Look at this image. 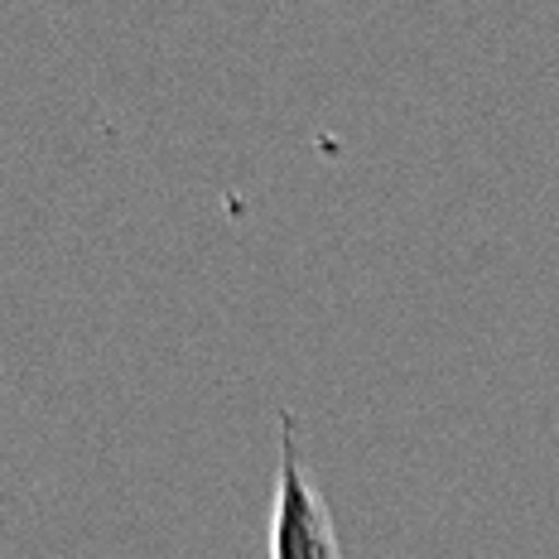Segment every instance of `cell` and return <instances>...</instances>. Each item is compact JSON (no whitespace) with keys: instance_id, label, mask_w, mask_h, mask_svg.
<instances>
[{"instance_id":"1","label":"cell","mask_w":559,"mask_h":559,"mask_svg":"<svg viewBox=\"0 0 559 559\" xmlns=\"http://www.w3.org/2000/svg\"><path fill=\"white\" fill-rule=\"evenodd\" d=\"M271 559H337V531L323 492L309 483L299 425L280 411L275 435V502H271Z\"/></svg>"}]
</instances>
